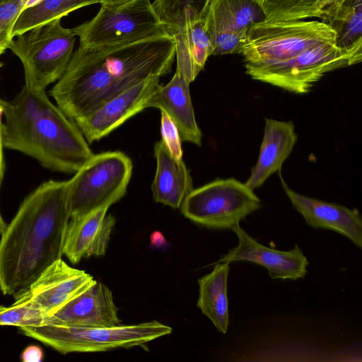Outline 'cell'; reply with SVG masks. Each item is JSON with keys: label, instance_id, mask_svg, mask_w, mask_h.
Instances as JSON below:
<instances>
[{"label": "cell", "instance_id": "10", "mask_svg": "<svg viewBox=\"0 0 362 362\" xmlns=\"http://www.w3.org/2000/svg\"><path fill=\"white\" fill-rule=\"evenodd\" d=\"M252 78L287 91L305 94L322 76L335 69L354 65L351 59L334 42L311 47L288 59L267 64H244Z\"/></svg>", "mask_w": 362, "mask_h": 362}, {"label": "cell", "instance_id": "25", "mask_svg": "<svg viewBox=\"0 0 362 362\" xmlns=\"http://www.w3.org/2000/svg\"><path fill=\"white\" fill-rule=\"evenodd\" d=\"M267 21H298L320 18L331 7L342 0H256Z\"/></svg>", "mask_w": 362, "mask_h": 362}, {"label": "cell", "instance_id": "34", "mask_svg": "<svg viewBox=\"0 0 362 362\" xmlns=\"http://www.w3.org/2000/svg\"><path fill=\"white\" fill-rule=\"evenodd\" d=\"M2 1H5V0H0V2Z\"/></svg>", "mask_w": 362, "mask_h": 362}, {"label": "cell", "instance_id": "19", "mask_svg": "<svg viewBox=\"0 0 362 362\" xmlns=\"http://www.w3.org/2000/svg\"><path fill=\"white\" fill-rule=\"evenodd\" d=\"M154 155L156 170L151 185L154 201L173 209L181 208L194 189L189 170L182 159L171 155L161 140L154 146Z\"/></svg>", "mask_w": 362, "mask_h": 362}, {"label": "cell", "instance_id": "12", "mask_svg": "<svg viewBox=\"0 0 362 362\" xmlns=\"http://www.w3.org/2000/svg\"><path fill=\"white\" fill-rule=\"evenodd\" d=\"M151 77L106 100L74 121L88 144L98 141L145 109V103L160 84Z\"/></svg>", "mask_w": 362, "mask_h": 362}, {"label": "cell", "instance_id": "32", "mask_svg": "<svg viewBox=\"0 0 362 362\" xmlns=\"http://www.w3.org/2000/svg\"><path fill=\"white\" fill-rule=\"evenodd\" d=\"M151 244L154 245L156 247H162L165 244L166 241L161 233L154 231L151 235Z\"/></svg>", "mask_w": 362, "mask_h": 362}, {"label": "cell", "instance_id": "24", "mask_svg": "<svg viewBox=\"0 0 362 362\" xmlns=\"http://www.w3.org/2000/svg\"><path fill=\"white\" fill-rule=\"evenodd\" d=\"M100 2V0H40L21 13L13 26L12 37L54 19H62L79 8Z\"/></svg>", "mask_w": 362, "mask_h": 362}, {"label": "cell", "instance_id": "6", "mask_svg": "<svg viewBox=\"0 0 362 362\" xmlns=\"http://www.w3.org/2000/svg\"><path fill=\"white\" fill-rule=\"evenodd\" d=\"M8 49L21 60L25 85L45 90L64 73L73 54L76 35L54 19L16 36Z\"/></svg>", "mask_w": 362, "mask_h": 362}, {"label": "cell", "instance_id": "2", "mask_svg": "<svg viewBox=\"0 0 362 362\" xmlns=\"http://www.w3.org/2000/svg\"><path fill=\"white\" fill-rule=\"evenodd\" d=\"M69 180H48L31 192L0 239V290L15 295L62 259L69 214Z\"/></svg>", "mask_w": 362, "mask_h": 362}, {"label": "cell", "instance_id": "29", "mask_svg": "<svg viewBox=\"0 0 362 362\" xmlns=\"http://www.w3.org/2000/svg\"><path fill=\"white\" fill-rule=\"evenodd\" d=\"M160 115L161 141L174 158L181 160L182 159V139L179 131L165 112L160 111Z\"/></svg>", "mask_w": 362, "mask_h": 362}, {"label": "cell", "instance_id": "9", "mask_svg": "<svg viewBox=\"0 0 362 362\" xmlns=\"http://www.w3.org/2000/svg\"><path fill=\"white\" fill-rule=\"evenodd\" d=\"M260 207L261 200L253 189L235 178H227L193 189L181 211L185 217L205 227L232 229Z\"/></svg>", "mask_w": 362, "mask_h": 362}, {"label": "cell", "instance_id": "31", "mask_svg": "<svg viewBox=\"0 0 362 362\" xmlns=\"http://www.w3.org/2000/svg\"><path fill=\"white\" fill-rule=\"evenodd\" d=\"M43 357L42 349L35 345L27 346L21 355V359L23 362H40Z\"/></svg>", "mask_w": 362, "mask_h": 362}, {"label": "cell", "instance_id": "7", "mask_svg": "<svg viewBox=\"0 0 362 362\" xmlns=\"http://www.w3.org/2000/svg\"><path fill=\"white\" fill-rule=\"evenodd\" d=\"M130 158L122 151L93 156L69 180V214H84L120 200L132 174Z\"/></svg>", "mask_w": 362, "mask_h": 362}, {"label": "cell", "instance_id": "17", "mask_svg": "<svg viewBox=\"0 0 362 362\" xmlns=\"http://www.w3.org/2000/svg\"><path fill=\"white\" fill-rule=\"evenodd\" d=\"M189 82L175 71L166 85L159 84L145 103V109L156 107L165 112L176 125L181 139L200 146L202 133L192 106Z\"/></svg>", "mask_w": 362, "mask_h": 362}, {"label": "cell", "instance_id": "13", "mask_svg": "<svg viewBox=\"0 0 362 362\" xmlns=\"http://www.w3.org/2000/svg\"><path fill=\"white\" fill-rule=\"evenodd\" d=\"M236 235L238 244L223 255L218 262L247 261L268 269L273 279H304L309 262L298 245L288 251H280L264 246L244 229L237 225L231 229Z\"/></svg>", "mask_w": 362, "mask_h": 362}, {"label": "cell", "instance_id": "3", "mask_svg": "<svg viewBox=\"0 0 362 362\" xmlns=\"http://www.w3.org/2000/svg\"><path fill=\"white\" fill-rule=\"evenodd\" d=\"M4 147L21 152L49 170L75 173L93 156L75 122L53 104L45 90L25 85L4 105Z\"/></svg>", "mask_w": 362, "mask_h": 362}, {"label": "cell", "instance_id": "8", "mask_svg": "<svg viewBox=\"0 0 362 362\" xmlns=\"http://www.w3.org/2000/svg\"><path fill=\"white\" fill-rule=\"evenodd\" d=\"M333 41L334 32L322 21L265 20L250 28L240 54L244 64L273 63Z\"/></svg>", "mask_w": 362, "mask_h": 362}, {"label": "cell", "instance_id": "20", "mask_svg": "<svg viewBox=\"0 0 362 362\" xmlns=\"http://www.w3.org/2000/svg\"><path fill=\"white\" fill-rule=\"evenodd\" d=\"M265 20L256 0H213L205 16L211 42L221 34L234 33L247 37L251 27Z\"/></svg>", "mask_w": 362, "mask_h": 362}, {"label": "cell", "instance_id": "1", "mask_svg": "<svg viewBox=\"0 0 362 362\" xmlns=\"http://www.w3.org/2000/svg\"><path fill=\"white\" fill-rule=\"evenodd\" d=\"M174 59L171 35L103 47H78L49 93L74 120L151 77L169 74Z\"/></svg>", "mask_w": 362, "mask_h": 362}, {"label": "cell", "instance_id": "18", "mask_svg": "<svg viewBox=\"0 0 362 362\" xmlns=\"http://www.w3.org/2000/svg\"><path fill=\"white\" fill-rule=\"evenodd\" d=\"M297 138L292 121L265 119L264 136L257 162L252 167L245 185L254 190L279 170L291 153Z\"/></svg>", "mask_w": 362, "mask_h": 362}, {"label": "cell", "instance_id": "30", "mask_svg": "<svg viewBox=\"0 0 362 362\" xmlns=\"http://www.w3.org/2000/svg\"><path fill=\"white\" fill-rule=\"evenodd\" d=\"M5 100H2L0 97V187L1 185L4 178V169H5V164H4V153H3V148H4V144H3V139H2V127H3V122L2 118L4 116V105ZM6 224L5 221H4L1 212H0V235L3 233L4 230L6 229Z\"/></svg>", "mask_w": 362, "mask_h": 362}, {"label": "cell", "instance_id": "5", "mask_svg": "<svg viewBox=\"0 0 362 362\" xmlns=\"http://www.w3.org/2000/svg\"><path fill=\"white\" fill-rule=\"evenodd\" d=\"M79 47L96 48L130 44L169 35L150 0L101 6L91 20L72 28Z\"/></svg>", "mask_w": 362, "mask_h": 362}, {"label": "cell", "instance_id": "21", "mask_svg": "<svg viewBox=\"0 0 362 362\" xmlns=\"http://www.w3.org/2000/svg\"><path fill=\"white\" fill-rule=\"evenodd\" d=\"M176 71L191 83L203 69L212 54V45L205 18L189 21L173 35Z\"/></svg>", "mask_w": 362, "mask_h": 362}, {"label": "cell", "instance_id": "33", "mask_svg": "<svg viewBox=\"0 0 362 362\" xmlns=\"http://www.w3.org/2000/svg\"><path fill=\"white\" fill-rule=\"evenodd\" d=\"M132 0H100V5L104 6H116Z\"/></svg>", "mask_w": 362, "mask_h": 362}, {"label": "cell", "instance_id": "14", "mask_svg": "<svg viewBox=\"0 0 362 362\" xmlns=\"http://www.w3.org/2000/svg\"><path fill=\"white\" fill-rule=\"evenodd\" d=\"M46 324L79 327H114L121 325L110 289L95 282L47 319Z\"/></svg>", "mask_w": 362, "mask_h": 362}, {"label": "cell", "instance_id": "22", "mask_svg": "<svg viewBox=\"0 0 362 362\" xmlns=\"http://www.w3.org/2000/svg\"><path fill=\"white\" fill-rule=\"evenodd\" d=\"M334 32V44L354 64L362 59V0H342L320 18Z\"/></svg>", "mask_w": 362, "mask_h": 362}, {"label": "cell", "instance_id": "16", "mask_svg": "<svg viewBox=\"0 0 362 362\" xmlns=\"http://www.w3.org/2000/svg\"><path fill=\"white\" fill-rule=\"evenodd\" d=\"M281 181L292 206L308 225L334 230L362 247V218L358 209L304 196L291 189L281 176Z\"/></svg>", "mask_w": 362, "mask_h": 362}, {"label": "cell", "instance_id": "11", "mask_svg": "<svg viewBox=\"0 0 362 362\" xmlns=\"http://www.w3.org/2000/svg\"><path fill=\"white\" fill-rule=\"evenodd\" d=\"M95 281L85 271L71 267L59 259L25 289L15 294V298L32 303L49 317Z\"/></svg>", "mask_w": 362, "mask_h": 362}, {"label": "cell", "instance_id": "4", "mask_svg": "<svg viewBox=\"0 0 362 362\" xmlns=\"http://www.w3.org/2000/svg\"><path fill=\"white\" fill-rule=\"evenodd\" d=\"M62 354L107 351L144 345L173 332L171 327L153 320L114 327H79L45 324L20 328Z\"/></svg>", "mask_w": 362, "mask_h": 362}, {"label": "cell", "instance_id": "27", "mask_svg": "<svg viewBox=\"0 0 362 362\" xmlns=\"http://www.w3.org/2000/svg\"><path fill=\"white\" fill-rule=\"evenodd\" d=\"M47 315L28 300H16L9 306L0 305V325L16 326L19 328L46 324Z\"/></svg>", "mask_w": 362, "mask_h": 362}, {"label": "cell", "instance_id": "15", "mask_svg": "<svg viewBox=\"0 0 362 362\" xmlns=\"http://www.w3.org/2000/svg\"><path fill=\"white\" fill-rule=\"evenodd\" d=\"M110 207L70 218L65 235L63 254L73 263L83 258L102 256L106 252L115 218L107 214Z\"/></svg>", "mask_w": 362, "mask_h": 362}, {"label": "cell", "instance_id": "23", "mask_svg": "<svg viewBox=\"0 0 362 362\" xmlns=\"http://www.w3.org/2000/svg\"><path fill=\"white\" fill-rule=\"evenodd\" d=\"M229 262H218L213 270L198 280L199 298L197 305L202 313L223 334L229 325L228 277Z\"/></svg>", "mask_w": 362, "mask_h": 362}, {"label": "cell", "instance_id": "28", "mask_svg": "<svg viewBox=\"0 0 362 362\" xmlns=\"http://www.w3.org/2000/svg\"><path fill=\"white\" fill-rule=\"evenodd\" d=\"M40 0H5L0 2V55L13 40L12 31L21 13Z\"/></svg>", "mask_w": 362, "mask_h": 362}, {"label": "cell", "instance_id": "26", "mask_svg": "<svg viewBox=\"0 0 362 362\" xmlns=\"http://www.w3.org/2000/svg\"><path fill=\"white\" fill-rule=\"evenodd\" d=\"M213 0H154L153 8L173 36L186 23L204 18Z\"/></svg>", "mask_w": 362, "mask_h": 362}]
</instances>
